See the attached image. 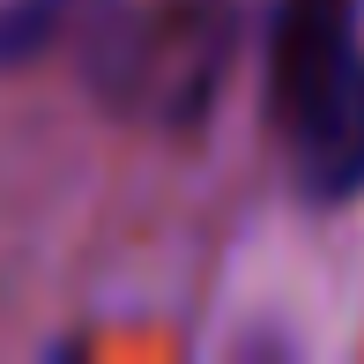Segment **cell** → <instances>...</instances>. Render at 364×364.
Masks as SVG:
<instances>
[{
  "label": "cell",
  "mask_w": 364,
  "mask_h": 364,
  "mask_svg": "<svg viewBox=\"0 0 364 364\" xmlns=\"http://www.w3.org/2000/svg\"><path fill=\"white\" fill-rule=\"evenodd\" d=\"M268 112L305 201L364 193V0H275Z\"/></svg>",
  "instance_id": "6da1fadb"
},
{
  "label": "cell",
  "mask_w": 364,
  "mask_h": 364,
  "mask_svg": "<svg viewBox=\"0 0 364 364\" xmlns=\"http://www.w3.org/2000/svg\"><path fill=\"white\" fill-rule=\"evenodd\" d=\"M105 0H0V68H30L68 30H82Z\"/></svg>",
  "instance_id": "7a4b0ae2"
}]
</instances>
